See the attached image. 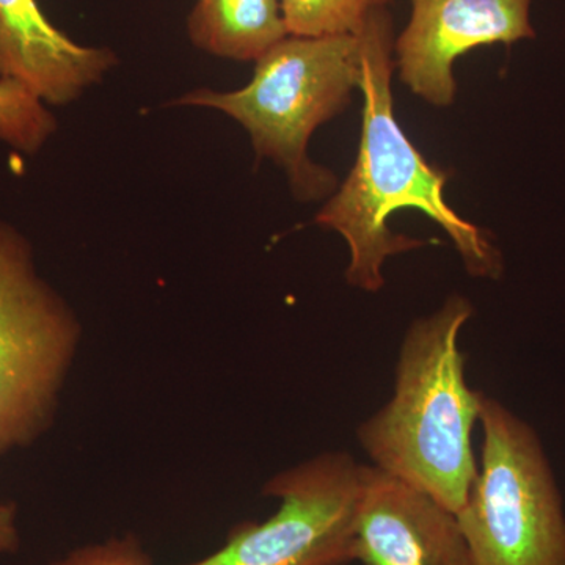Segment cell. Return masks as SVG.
Here are the masks:
<instances>
[{
	"mask_svg": "<svg viewBox=\"0 0 565 565\" xmlns=\"http://www.w3.org/2000/svg\"><path fill=\"white\" fill-rule=\"evenodd\" d=\"M356 35L364 99L359 156L341 188L316 215L319 226L340 233L348 243L349 285L366 292L381 291L386 258L429 244L390 230L388 218L405 207L422 211L445 230L468 274L500 278L503 255L484 230L465 221L446 203L449 174L427 163L396 120L392 93L396 40L385 7L371 11Z\"/></svg>",
	"mask_w": 565,
	"mask_h": 565,
	"instance_id": "cell-1",
	"label": "cell"
},
{
	"mask_svg": "<svg viewBox=\"0 0 565 565\" xmlns=\"http://www.w3.org/2000/svg\"><path fill=\"white\" fill-rule=\"evenodd\" d=\"M473 315L452 296L405 333L392 399L359 429L374 467L429 494L449 511L463 508L478 476L471 433L484 393L465 379L459 334Z\"/></svg>",
	"mask_w": 565,
	"mask_h": 565,
	"instance_id": "cell-2",
	"label": "cell"
},
{
	"mask_svg": "<svg viewBox=\"0 0 565 565\" xmlns=\"http://www.w3.org/2000/svg\"><path fill=\"white\" fill-rule=\"evenodd\" d=\"M255 63L253 79L239 90L196 88L172 104L228 115L248 132L259 158L285 170L297 200H322L337 178L308 158V141L360 88L359 35H288Z\"/></svg>",
	"mask_w": 565,
	"mask_h": 565,
	"instance_id": "cell-3",
	"label": "cell"
},
{
	"mask_svg": "<svg viewBox=\"0 0 565 565\" xmlns=\"http://www.w3.org/2000/svg\"><path fill=\"white\" fill-rule=\"evenodd\" d=\"M81 323L36 269L31 243L0 222V460L51 429Z\"/></svg>",
	"mask_w": 565,
	"mask_h": 565,
	"instance_id": "cell-4",
	"label": "cell"
},
{
	"mask_svg": "<svg viewBox=\"0 0 565 565\" xmlns=\"http://www.w3.org/2000/svg\"><path fill=\"white\" fill-rule=\"evenodd\" d=\"M478 470L457 512L476 565H565V514L555 476L530 424L482 397Z\"/></svg>",
	"mask_w": 565,
	"mask_h": 565,
	"instance_id": "cell-5",
	"label": "cell"
},
{
	"mask_svg": "<svg viewBox=\"0 0 565 565\" xmlns=\"http://www.w3.org/2000/svg\"><path fill=\"white\" fill-rule=\"evenodd\" d=\"M362 468L345 452H323L274 476L263 494L280 500L263 523L234 526L226 544L184 565H349Z\"/></svg>",
	"mask_w": 565,
	"mask_h": 565,
	"instance_id": "cell-6",
	"label": "cell"
},
{
	"mask_svg": "<svg viewBox=\"0 0 565 565\" xmlns=\"http://www.w3.org/2000/svg\"><path fill=\"white\" fill-rule=\"evenodd\" d=\"M407 28L394 41L401 81L434 106L456 98L452 66L460 55L489 44L535 36L533 0H411Z\"/></svg>",
	"mask_w": 565,
	"mask_h": 565,
	"instance_id": "cell-7",
	"label": "cell"
},
{
	"mask_svg": "<svg viewBox=\"0 0 565 565\" xmlns=\"http://www.w3.org/2000/svg\"><path fill=\"white\" fill-rule=\"evenodd\" d=\"M353 553L363 565H476L455 512L374 465L362 468Z\"/></svg>",
	"mask_w": 565,
	"mask_h": 565,
	"instance_id": "cell-8",
	"label": "cell"
},
{
	"mask_svg": "<svg viewBox=\"0 0 565 565\" xmlns=\"http://www.w3.org/2000/svg\"><path fill=\"white\" fill-rule=\"evenodd\" d=\"M118 58L58 31L36 0H0V77L21 82L44 104L65 106L103 81Z\"/></svg>",
	"mask_w": 565,
	"mask_h": 565,
	"instance_id": "cell-9",
	"label": "cell"
},
{
	"mask_svg": "<svg viewBox=\"0 0 565 565\" xmlns=\"http://www.w3.org/2000/svg\"><path fill=\"white\" fill-rule=\"evenodd\" d=\"M288 35L280 0H195L188 18L196 50L234 62H256Z\"/></svg>",
	"mask_w": 565,
	"mask_h": 565,
	"instance_id": "cell-10",
	"label": "cell"
},
{
	"mask_svg": "<svg viewBox=\"0 0 565 565\" xmlns=\"http://www.w3.org/2000/svg\"><path fill=\"white\" fill-rule=\"evenodd\" d=\"M55 131L57 120L31 88L0 77V141L24 154H35Z\"/></svg>",
	"mask_w": 565,
	"mask_h": 565,
	"instance_id": "cell-11",
	"label": "cell"
},
{
	"mask_svg": "<svg viewBox=\"0 0 565 565\" xmlns=\"http://www.w3.org/2000/svg\"><path fill=\"white\" fill-rule=\"evenodd\" d=\"M392 0H280L289 35H356L371 11Z\"/></svg>",
	"mask_w": 565,
	"mask_h": 565,
	"instance_id": "cell-12",
	"label": "cell"
},
{
	"mask_svg": "<svg viewBox=\"0 0 565 565\" xmlns=\"http://www.w3.org/2000/svg\"><path fill=\"white\" fill-rule=\"evenodd\" d=\"M51 565H154L132 535L82 546Z\"/></svg>",
	"mask_w": 565,
	"mask_h": 565,
	"instance_id": "cell-13",
	"label": "cell"
},
{
	"mask_svg": "<svg viewBox=\"0 0 565 565\" xmlns=\"http://www.w3.org/2000/svg\"><path fill=\"white\" fill-rule=\"evenodd\" d=\"M18 508L0 501V553H17L21 539L17 525Z\"/></svg>",
	"mask_w": 565,
	"mask_h": 565,
	"instance_id": "cell-14",
	"label": "cell"
}]
</instances>
